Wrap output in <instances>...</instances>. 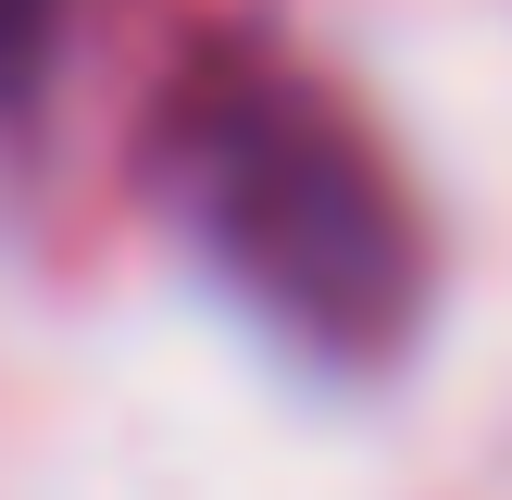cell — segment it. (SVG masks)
<instances>
[{
	"mask_svg": "<svg viewBox=\"0 0 512 500\" xmlns=\"http://www.w3.org/2000/svg\"><path fill=\"white\" fill-rule=\"evenodd\" d=\"M188 188L213 250L313 338H388L400 275H413V238L388 213V175L363 163L325 100L300 88H225L213 113L188 125Z\"/></svg>",
	"mask_w": 512,
	"mask_h": 500,
	"instance_id": "6da1fadb",
	"label": "cell"
}]
</instances>
